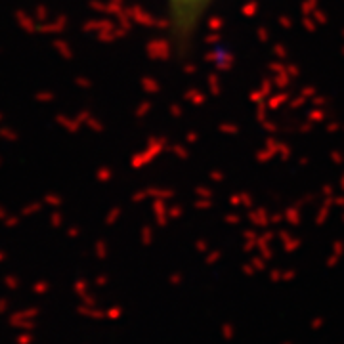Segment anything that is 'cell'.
I'll list each match as a JSON object with an SVG mask.
<instances>
[{
	"instance_id": "obj_1",
	"label": "cell",
	"mask_w": 344,
	"mask_h": 344,
	"mask_svg": "<svg viewBox=\"0 0 344 344\" xmlns=\"http://www.w3.org/2000/svg\"><path fill=\"white\" fill-rule=\"evenodd\" d=\"M220 0H162L164 27L174 52L185 54Z\"/></svg>"
}]
</instances>
